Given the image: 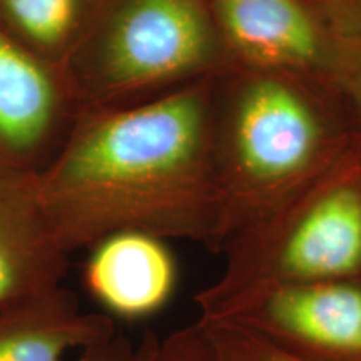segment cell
I'll list each match as a JSON object with an SVG mask.
<instances>
[{
	"label": "cell",
	"mask_w": 361,
	"mask_h": 361,
	"mask_svg": "<svg viewBox=\"0 0 361 361\" xmlns=\"http://www.w3.org/2000/svg\"><path fill=\"white\" fill-rule=\"evenodd\" d=\"M219 250L331 169L361 130L326 80L226 67L211 87Z\"/></svg>",
	"instance_id": "obj_2"
},
{
	"label": "cell",
	"mask_w": 361,
	"mask_h": 361,
	"mask_svg": "<svg viewBox=\"0 0 361 361\" xmlns=\"http://www.w3.org/2000/svg\"><path fill=\"white\" fill-rule=\"evenodd\" d=\"M221 252L219 274L194 296L197 319H223L284 284L361 278V141Z\"/></svg>",
	"instance_id": "obj_3"
},
{
	"label": "cell",
	"mask_w": 361,
	"mask_h": 361,
	"mask_svg": "<svg viewBox=\"0 0 361 361\" xmlns=\"http://www.w3.org/2000/svg\"><path fill=\"white\" fill-rule=\"evenodd\" d=\"M99 0H0V29L51 64L66 69Z\"/></svg>",
	"instance_id": "obj_11"
},
{
	"label": "cell",
	"mask_w": 361,
	"mask_h": 361,
	"mask_svg": "<svg viewBox=\"0 0 361 361\" xmlns=\"http://www.w3.org/2000/svg\"><path fill=\"white\" fill-rule=\"evenodd\" d=\"M211 8L226 67L326 80L328 39L318 0H211Z\"/></svg>",
	"instance_id": "obj_7"
},
{
	"label": "cell",
	"mask_w": 361,
	"mask_h": 361,
	"mask_svg": "<svg viewBox=\"0 0 361 361\" xmlns=\"http://www.w3.org/2000/svg\"><path fill=\"white\" fill-rule=\"evenodd\" d=\"M196 322L219 361H305L238 323Z\"/></svg>",
	"instance_id": "obj_13"
},
{
	"label": "cell",
	"mask_w": 361,
	"mask_h": 361,
	"mask_svg": "<svg viewBox=\"0 0 361 361\" xmlns=\"http://www.w3.org/2000/svg\"><path fill=\"white\" fill-rule=\"evenodd\" d=\"M84 286L112 319H144L174 296L179 268L169 241L144 231H117L89 247Z\"/></svg>",
	"instance_id": "obj_8"
},
{
	"label": "cell",
	"mask_w": 361,
	"mask_h": 361,
	"mask_svg": "<svg viewBox=\"0 0 361 361\" xmlns=\"http://www.w3.org/2000/svg\"><path fill=\"white\" fill-rule=\"evenodd\" d=\"M157 361H219L216 358L209 341L194 322L189 326L174 329L168 336L159 340Z\"/></svg>",
	"instance_id": "obj_15"
},
{
	"label": "cell",
	"mask_w": 361,
	"mask_h": 361,
	"mask_svg": "<svg viewBox=\"0 0 361 361\" xmlns=\"http://www.w3.org/2000/svg\"><path fill=\"white\" fill-rule=\"evenodd\" d=\"M114 333L111 316L80 310L59 286L0 310V361H64Z\"/></svg>",
	"instance_id": "obj_10"
},
{
	"label": "cell",
	"mask_w": 361,
	"mask_h": 361,
	"mask_svg": "<svg viewBox=\"0 0 361 361\" xmlns=\"http://www.w3.org/2000/svg\"><path fill=\"white\" fill-rule=\"evenodd\" d=\"M67 261L40 204L37 174L0 162V310L62 286Z\"/></svg>",
	"instance_id": "obj_9"
},
{
	"label": "cell",
	"mask_w": 361,
	"mask_h": 361,
	"mask_svg": "<svg viewBox=\"0 0 361 361\" xmlns=\"http://www.w3.org/2000/svg\"><path fill=\"white\" fill-rule=\"evenodd\" d=\"M213 79L126 106L82 109L37 174L40 204L67 255L117 231L219 250Z\"/></svg>",
	"instance_id": "obj_1"
},
{
	"label": "cell",
	"mask_w": 361,
	"mask_h": 361,
	"mask_svg": "<svg viewBox=\"0 0 361 361\" xmlns=\"http://www.w3.org/2000/svg\"><path fill=\"white\" fill-rule=\"evenodd\" d=\"M159 336L146 333L141 340L114 335L79 350L74 361H157Z\"/></svg>",
	"instance_id": "obj_14"
},
{
	"label": "cell",
	"mask_w": 361,
	"mask_h": 361,
	"mask_svg": "<svg viewBox=\"0 0 361 361\" xmlns=\"http://www.w3.org/2000/svg\"><path fill=\"white\" fill-rule=\"evenodd\" d=\"M328 39L326 80L361 130V0H318Z\"/></svg>",
	"instance_id": "obj_12"
},
{
	"label": "cell",
	"mask_w": 361,
	"mask_h": 361,
	"mask_svg": "<svg viewBox=\"0 0 361 361\" xmlns=\"http://www.w3.org/2000/svg\"><path fill=\"white\" fill-rule=\"evenodd\" d=\"M80 112L64 67L34 56L0 29V162L39 174Z\"/></svg>",
	"instance_id": "obj_6"
},
{
	"label": "cell",
	"mask_w": 361,
	"mask_h": 361,
	"mask_svg": "<svg viewBox=\"0 0 361 361\" xmlns=\"http://www.w3.org/2000/svg\"><path fill=\"white\" fill-rule=\"evenodd\" d=\"M224 69L211 0H99L66 64L82 109L146 101Z\"/></svg>",
	"instance_id": "obj_4"
},
{
	"label": "cell",
	"mask_w": 361,
	"mask_h": 361,
	"mask_svg": "<svg viewBox=\"0 0 361 361\" xmlns=\"http://www.w3.org/2000/svg\"><path fill=\"white\" fill-rule=\"evenodd\" d=\"M213 322L241 324L305 361H361V278L271 288Z\"/></svg>",
	"instance_id": "obj_5"
}]
</instances>
